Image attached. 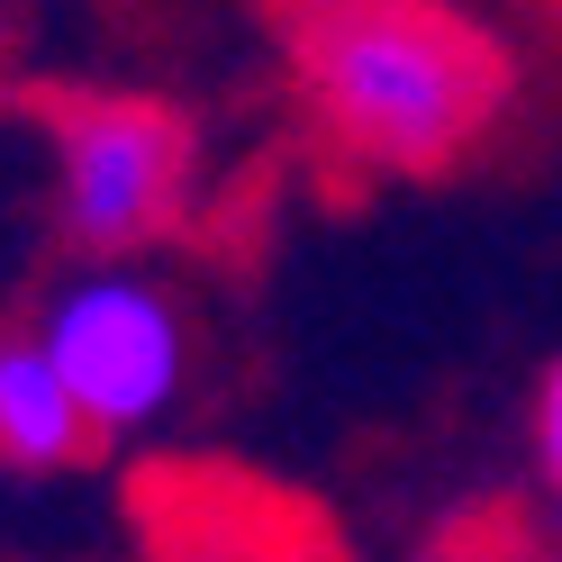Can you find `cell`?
I'll return each instance as SVG.
<instances>
[{"instance_id":"obj_1","label":"cell","mask_w":562,"mask_h":562,"mask_svg":"<svg viewBox=\"0 0 562 562\" xmlns=\"http://www.w3.org/2000/svg\"><path fill=\"white\" fill-rule=\"evenodd\" d=\"M318 127L372 172H453L508 119V46L453 0H308L291 27Z\"/></svg>"},{"instance_id":"obj_2","label":"cell","mask_w":562,"mask_h":562,"mask_svg":"<svg viewBox=\"0 0 562 562\" xmlns=\"http://www.w3.org/2000/svg\"><path fill=\"white\" fill-rule=\"evenodd\" d=\"M55 146V227L74 255L119 263L191 218L200 127L155 91H64L46 100Z\"/></svg>"},{"instance_id":"obj_3","label":"cell","mask_w":562,"mask_h":562,"mask_svg":"<svg viewBox=\"0 0 562 562\" xmlns=\"http://www.w3.org/2000/svg\"><path fill=\"white\" fill-rule=\"evenodd\" d=\"M37 336L55 345L64 381L82 391L100 445L164 427L172 400H182V381H191V327H182V308H172L146 272H127V263H82L37 308Z\"/></svg>"},{"instance_id":"obj_4","label":"cell","mask_w":562,"mask_h":562,"mask_svg":"<svg viewBox=\"0 0 562 562\" xmlns=\"http://www.w3.org/2000/svg\"><path fill=\"white\" fill-rule=\"evenodd\" d=\"M100 453V427L82 391L64 381L55 345L37 327H0V472L46 481V472H82Z\"/></svg>"},{"instance_id":"obj_5","label":"cell","mask_w":562,"mask_h":562,"mask_svg":"<svg viewBox=\"0 0 562 562\" xmlns=\"http://www.w3.org/2000/svg\"><path fill=\"white\" fill-rule=\"evenodd\" d=\"M536 472H544V490L562 499V355L536 381Z\"/></svg>"}]
</instances>
